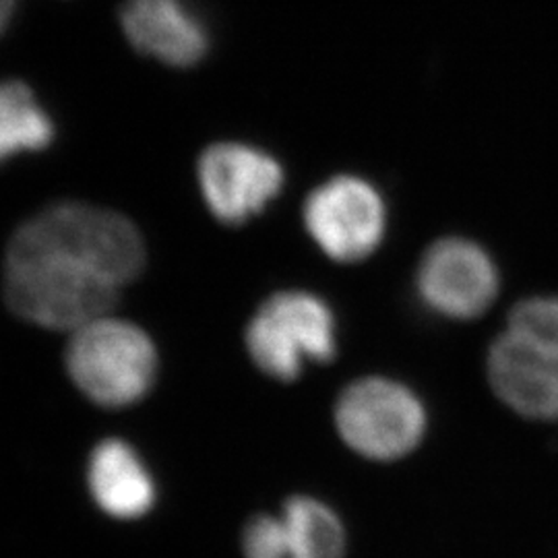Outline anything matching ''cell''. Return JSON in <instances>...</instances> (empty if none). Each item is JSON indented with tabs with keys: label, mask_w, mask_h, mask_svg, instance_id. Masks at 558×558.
Masks as SVG:
<instances>
[{
	"label": "cell",
	"mask_w": 558,
	"mask_h": 558,
	"mask_svg": "<svg viewBox=\"0 0 558 558\" xmlns=\"http://www.w3.org/2000/svg\"><path fill=\"white\" fill-rule=\"evenodd\" d=\"M119 20L129 44L163 66H199L214 48V29L193 0H124Z\"/></svg>",
	"instance_id": "obj_8"
},
{
	"label": "cell",
	"mask_w": 558,
	"mask_h": 558,
	"mask_svg": "<svg viewBox=\"0 0 558 558\" xmlns=\"http://www.w3.org/2000/svg\"><path fill=\"white\" fill-rule=\"evenodd\" d=\"M57 140V122L23 81H0V166L40 154Z\"/></svg>",
	"instance_id": "obj_11"
},
{
	"label": "cell",
	"mask_w": 558,
	"mask_h": 558,
	"mask_svg": "<svg viewBox=\"0 0 558 558\" xmlns=\"http://www.w3.org/2000/svg\"><path fill=\"white\" fill-rule=\"evenodd\" d=\"M64 364L85 398L101 408H126L151 391L158 350L140 325L104 315L71 331Z\"/></svg>",
	"instance_id": "obj_2"
},
{
	"label": "cell",
	"mask_w": 558,
	"mask_h": 558,
	"mask_svg": "<svg viewBox=\"0 0 558 558\" xmlns=\"http://www.w3.org/2000/svg\"><path fill=\"white\" fill-rule=\"evenodd\" d=\"M244 343L263 375L292 383L306 366L327 364L338 356V315L315 292L281 290L255 311Z\"/></svg>",
	"instance_id": "obj_3"
},
{
	"label": "cell",
	"mask_w": 558,
	"mask_h": 558,
	"mask_svg": "<svg viewBox=\"0 0 558 558\" xmlns=\"http://www.w3.org/2000/svg\"><path fill=\"white\" fill-rule=\"evenodd\" d=\"M507 333L558 359V296H527L509 311Z\"/></svg>",
	"instance_id": "obj_13"
},
{
	"label": "cell",
	"mask_w": 558,
	"mask_h": 558,
	"mask_svg": "<svg viewBox=\"0 0 558 558\" xmlns=\"http://www.w3.org/2000/svg\"><path fill=\"white\" fill-rule=\"evenodd\" d=\"M20 0H0V36L9 29L11 21L15 20Z\"/></svg>",
	"instance_id": "obj_15"
},
{
	"label": "cell",
	"mask_w": 558,
	"mask_h": 558,
	"mask_svg": "<svg viewBox=\"0 0 558 558\" xmlns=\"http://www.w3.org/2000/svg\"><path fill=\"white\" fill-rule=\"evenodd\" d=\"M286 527L290 558H345L348 530L325 500L296 495L279 513Z\"/></svg>",
	"instance_id": "obj_12"
},
{
	"label": "cell",
	"mask_w": 558,
	"mask_h": 558,
	"mask_svg": "<svg viewBox=\"0 0 558 558\" xmlns=\"http://www.w3.org/2000/svg\"><path fill=\"white\" fill-rule=\"evenodd\" d=\"M486 379L511 412L538 422H558L557 356L505 331L486 354Z\"/></svg>",
	"instance_id": "obj_9"
},
{
	"label": "cell",
	"mask_w": 558,
	"mask_h": 558,
	"mask_svg": "<svg viewBox=\"0 0 558 558\" xmlns=\"http://www.w3.org/2000/svg\"><path fill=\"white\" fill-rule=\"evenodd\" d=\"M201 195L216 220L240 226L278 199L286 174L271 154L246 143H216L197 163Z\"/></svg>",
	"instance_id": "obj_7"
},
{
	"label": "cell",
	"mask_w": 558,
	"mask_h": 558,
	"mask_svg": "<svg viewBox=\"0 0 558 558\" xmlns=\"http://www.w3.org/2000/svg\"><path fill=\"white\" fill-rule=\"evenodd\" d=\"M341 442L362 459L391 463L408 458L428 433V408L408 383L368 375L348 383L336 399Z\"/></svg>",
	"instance_id": "obj_4"
},
{
	"label": "cell",
	"mask_w": 558,
	"mask_h": 558,
	"mask_svg": "<svg viewBox=\"0 0 558 558\" xmlns=\"http://www.w3.org/2000/svg\"><path fill=\"white\" fill-rule=\"evenodd\" d=\"M414 286L426 311L465 323L488 313L499 299L500 269L478 242L447 236L424 251Z\"/></svg>",
	"instance_id": "obj_6"
},
{
	"label": "cell",
	"mask_w": 558,
	"mask_h": 558,
	"mask_svg": "<svg viewBox=\"0 0 558 558\" xmlns=\"http://www.w3.org/2000/svg\"><path fill=\"white\" fill-rule=\"evenodd\" d=\"M143 267L145 242L133 221L87 203H57L9 240L4 299L32 325L73 331L110 315Z\"/></svg>",
	"instance_id": "obj_1"
},
{
	"label": "cell",
	"mask_w": 558,
	"mask_h": 558,
	"mask_svg": "<svg viewBox=\"0 0 558 558\" xmlns=\"http://www.w3.org/2000/svg\"><path fill=\"white\" fill-rule=\"evenodd\" d=\"M302 221L325 257L354 265L373 257L387 236V203L373 182L343 174L306 197Z\"/></svg>",
	"instance_id": "obj_5"
},
{
	"label": "cell",
	"mask_w": 558,
	"mask_h": 558,
	"mask_svg": "<svg viewBox=\"0 0 558 558\" xmlns=\"http://www.w3.org/2000/svg\"><path fill=\"white\" fill-rule=\"evenodd\" d=\"M87 488L100 511L122 521L147 515L158 499L149 468L140 451L122 439L96 445L87 463Z\"/></svg>",
	"instance_id": "obj_10"
},
{
	"label": "cell",
	"mask_w": 558,
	"mask_h": 558,
	"mask_svg": "<svg viewBox=\"0 0 558 558\" xmlns=\"http://www.w3.org/2000/svg\"><path fill=\"white\" fill-rule=\"evenodd\" d=\"M242 553L244 558H290L281 518L269 513L251 518L242 532Z\"/></svg>",
	"instance_id": "obj_14"
}]
</instances>
